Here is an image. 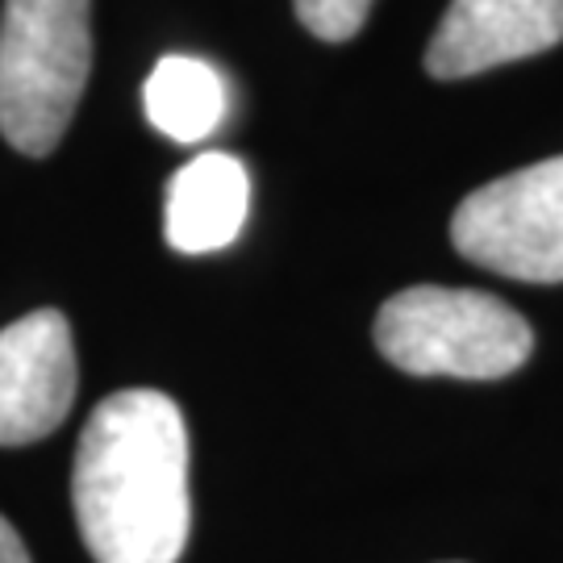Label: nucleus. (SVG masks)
Listing matches in <instances>:
<instances>
[{"label": "nucleus", "instance_id": "1", "mask_svg": "<svg viewBox=\"0 0 563 563\" xmlns=\"http://www.w3.org/2000/svg\"><path fill=\"white\" fill-rule=\"evenodd\" d=\"M71 505L97 563H176L192 530L188 426L155 388L104 397L84 426Z\"/></svg>", "mask_w": 563, "mask_h": 563}, {"label": "nucleus", "instance_id": "2", "mask_svg": "<svg viewBox=\"0 0 563 563\" xmlns=\"http://www.w3.org/2000/svg\"><path fill=\"white\" fill-rule=\"evenodd\" d=\"M92 67L88 0H4L0 13V134L21 155H51Z\"/></svg>", "mask_w": 563, "mask_h": 563}, {"label": "nucleus", "instance_id": "3", "mask_svg": "<svg viewBox=\"0 0 563 563\" xmlns=\"http://www.w3.org/2000/svg\"><path fill=\"white\" fill-rule=\"evenodd\" d=\"M376 346L409 376L501 380L530 360L534 330L493 292L418 284L380 305Z\"/></svg>", "mask_w": 563, "mask_h": 563}, {"label": "nucleus", "instance_id": "4", "mask_svg": "<svg viewBox=\"0 0 563 563\" xmlns=\"http://www.w3.org/2000/svg\"><path fill=\"white\" fill-rule=\"evenodd\" d=\"M463 260L526 284L563 280V155L484 184L451 218Z\"/></svg>", "mask_w": 563, "mask_h": 563}, {"label": "nucleus", "instance_id": "5", "mask_svg": "<svg viewBox=\"0 0 563 563\" xmlns=\"http://www.w3.org/2000/svg\"><path fill=\"white\" fill-rule=\"evenodd\" d=\"M76 401V346L59 309H34L0 330V446L59 430Z\"/></svg>", "mask_w": 563, "mask_h": 563}, {"label": "nucleus", "instance_id": "6", "mask_svg": "<svg viewBox=\"0 0 563 563\" xmlns=\"http://www.w3.org/2000/svg\"><path fill=\"white\" fill-rule=\"evenodd\" d=\"M563 42V0H451L426 46L434 80H467Z\"/></svg>", "mask_w": 563, "mask_h": 563}, {"label": "nucleus", "instance_id": "7", "mask_svg": "<svg viewBox=\"0 0 563 563\" xmlns=\"http://www.w3.org/2000/svg\"><path fill=\"white\" fill-rule=\"evenodd\" d=\"M251 209V176L234 155L205 151L167 184L163 234L180 255H213L242 234Z\"/></svg>", "mask_w": 563, "mask_h": 563}, {"label": "nucleus", "instance_id": "8", "mask_svg": "<svg viewBox=\"0 0 563 563\" xmlns=\"http://www.w3.org/2000/svg\"><path fill=\"white\" fill-rule=\"evenodd\" d=\"M142 104L159 134L184 146H197L225 121L230 92L218 67L192 55H167L155 63L151 80L142 88Z\"/></svg>", "mask_w": 563, "mask_h": 563}, {"label": "nucleus", "instance_id": "9", "mask_svg": "<svg viewBox=\"0 0 563 563\" xmlns=\"http://www.w3.org/2000/svg\"><path fill=\"white\" fill-rule=\"evenodd\" d=\"M301 25L322 42H346L363 30L372 0H292Z\"/></svg>", "mask_w": 563, "mask_h": 563}, {"label": "nucleus", "instance_id": "10", "mask_svg": "<svg viewBox=\"0 0 563 563\" xmlns=\"http://www.w3.org/2000/svg\"><path fill=\"white\" fill-rule=\"evenodd\" d=\"M0 563H30V551L18 530L9 526V518H0Z\"/></svg>", "mask_w": 563, "mask_h": 563}]
</instances>
